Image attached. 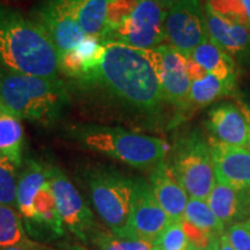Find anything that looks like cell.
<instances>
[{
    "instance_id": "22",
    "label": "cell",
    "mask_w": 250,
    "mask_h": 250,
    "mask_svg": "<svg viewBox=\"0 0 250 250\" xmlns=\"http://www.w3.org/2000/svg\"><path fill=\"white\" fill-rule=\"evenodd\" d=\"M23 129L20 118L6 110L0 109V156H6L15 165L22 162Z\"/></svg>"
},
{
    "instance_id": "33",
    "label": "cell",
    "mask_w": 250,
    "mask_h": 250,
    "mask_svg": "<svg viewBox=\"0 0 250 250\" xmlns=\"http://www.w3.org/2000/svg\"><path fill=\"white\" fill-rule=\"evenodd\" d=\"M154 1L159 6H161L162 8L166 9V11H168V9H170L175 4L181 1V0H154Z\"/></svg>"
},
{
    "instance_id": "36",
    "label": "cell",
    "mask_w": 250,
    "mask_h": 250,
    "mask_svg": "<svg viewBox=\"0 0 250 250\" xmlns=\"http://www.w3.org/2000/svg\"><path fill=\"white\" fill-rule=\"evenodd\" d=\"M241 105L243 107V109H245L247 115H248V117H250V96L248 98V100H247L246 103H241Z\"/></svg>"
},
{
    "instance_id": "14",
    "label": "cell",
    "mask_w": 250,
    "mask_h": 250,
    "mask_svg": "<svg viewBox=\"0 0 250 250\" xmlns=\"http://www.w3.org/2000/svg\"><path fill=\"white\" fill-rule=\"evenodd\" d=\"M218 183L235 189H250V151L208 139Z\"/></svg>"
},
{
    "instance_id": "21",
    "label": "cell",
    "mask_w": 250,
    "mask_h": 250,
    "mask_svg": "<svg viewBox=\"0 0 250 250\" xmlns=\"http://www.w3.org/2000/svg\"><path fill=\"white\" fill-rule=\"evenodd\" d=\"M34 218L30 223L43 229H49L55 235H62L64 224L59 215L56 199L49 181L41 187L34 199Z\"/></svg>"
},
{
    "instance_id": "28",
    "label": "cell",
    "mask_w": 250,
    "mask_h": 250,
    "mask_svg": "<svg viewBox=\"0 0 250 250\" xmlns=\"http://www.w3.org/2000/svg\"><path fill=\"white\" fill-rule=\"evenodd\" d=\"M93 240L99 250H152L154 247L138 236L121 237L111 232H96Z\"/></svg>"
},
{
    "instance_id": "35",
    "label": "cell",
    "mask_w": 250,
    "mask_h": 250,
    "mask_svg": "<svg viewBox=\"0 0 250 250\" xmlns=\"http://www.w3.org/2000/svg\"><path fill=\"white\" fill-rule=\"evenodd\" d=\"M2 250H42V249H39L37 248V246H34V247H13V248H7Z\"/></svg>"
},
{
    "instance_id": "40",
    "label": "cell",
    "mask_w": 250,
    "mask_h": 250,
    "mask_svg": "<svg viewBox=\"0 0 250 250\" xmlns=\"http://www.w3.org/2000/svg\"><path fill=\"white\" fill-rule=\"evenodd\" d=\"M152 250H160V249H159V248H158V247H156V246L154 245V247H153V248H152Z\"/></svg>"
},
{
    "instance_id": "4",
    "label": "cell",
    "mask_w": 250,
    "mask_h": 250,
    "mask_svg": "<svg viewBox=\"0 0 250 250\" xmlns=\"http://www.w3.org/2000/svg\"><path fill=\"white\" fill-rule=\"evenodd\" d=\"M70 136L92 151L102 153L137 169H153L165 161L168 153L166 142L156 137L131 132L118 126L77 124Z\"/></svg>"
},
{
    "instance_id": "5",
    "label": "cell",
    "mask_w": 250,
    "mask_h": 250,
    "mask_svg": "<svg viewBox=\"0 0 250 250\" xmlns=\"http://www.w3.org/2000/svg\"><path fill=\"white\" fill-rule=\"evenodd\" d=\"M167 164L189 198L208 199L217 180L210 143L201 131L191 130L179 137Z\"/></svg>"
},
{
    "instance_id": "2",
    "label": "cell",
    "mask_w": 250,
    "mask_h": 250,
    "mask_svg": "<svg viewBox=\"0 0 250 250\" xmlns=\"http://www.w3.org/2000/svg\"><path fill=\"white\" fill-rule=\"evenodd\" d=\"M0 66L49 80H61L59 58L39 24L17 8L0 4Z\"/></svg>"
},
{
    "instance_id": "38",
    "label": "cell",
    "mask_w": 250,
    "mask_h": 250,
    "mask_svg": "<svg viewBox=\"0 0 250 250\" xmlns=\"http://www.w3.org/2000/svg\"><path fill=\"white\" fill-rule=\"evenodd\" d=\"M248 118H249V123H250V117H248ZM246 148L248 149V151H250V132H249V138H248V143H247Z\"/></svg>"
},
{
    "instance_id": "19",
    "label": "cell",
    "mask_w": 250,
    "mask_h": 250,
    "mask_svg": "<svg viewBox=\"0 0 250 250\" xmlns=\"http://www.w3.org/2000/svg\"><path fill=\"white\" fill-rule=\"evenodd\" d=\"M236 76L220 80L208 73L203 80L192 81L189 95L190 108H205L219 99L235 95Z\"/></svg>"
},
{
    "instance_id": "16",
    "label": "cell",
    "mask_w": 250,
    "mask_h": 250,
    "mask_svg": "<svg viewBox=\"0 0 250 250\" xmlns=\"http://www.w3.org/2000/svg\"><path fill=\"white\" fill-rule=\"evenodd\" d=\"M206 202L224 226L239 223L250 214V189H235L217 182Z\"/></svg>"
},
{
    "instance_id": "11",
    "label": "cell",
    "mask_w": 250,
    "mask_h": 250,
    "mask_svg": "<svg viewBox=\"0 0 250 250\" xmlns=\"http://www.w3.org/2000/svg\"><path fill=\"white\" fill-rule=\"evenodd\" d=\"M30 18L51 41L58 58L76 49L87 37L77 21L51 0H45L33 12Z\"/></svg>"
},
{
    "instance_id": "8",
    "label": "cell",
    "mask_w": 250,
    "mask_h": 250,
    "mask_svg": "<svg viewBox=\"0 0 250 250\" xmlns=\"http://www.w3.org/2000/svg\"><path fill=\"white\" fill-rule=\"evenodd\" d=\"M167 42L188 57L208 39L203 0H181L167 11L165 21Z\"/></svg>"
},
{
    "instance_id": "26",
    "label": "cell",
    "mask_w": 250,
    "mask_h": 250,
    "mask_svg": "<svg viewBox=\"0 0 250 250\" xmlns=\"http://www.w3.org/2000/svg\"><path fill=\"white\" fill-rule=\"evenodd\" d=\"M205 5L225 20L250 29V0H206Z\"/></svg>"
},
{
    "instance_id": "7",
    "label": "cell",
    "mask_w": 250,
    "mask_h": 250,
    "mask_svg": "<svg viewBox=\"0 0 250 250\" xmlns=\"http://www.w3.org/2000/svg\"><path fill=\"white\" fill-rule=\"evenodd\" d=\"M166 17L167 11L154 0H137L132 14L100 41L138 50L155 49L167 41Z\"/></svg>"
},
{
    "instance_id": "1",
    "label": "cell",
    "mask_w": 250,
    "mask_h": 250,
    "mask_svg": "<svg viewBox=\"0 0 250 250\" xmlns=\"http://www.w3.org/2000/svg\"><path fill=\"white\" fill-rule=\"evenodd\" d=\"M105 54L100 66L74 80L83 88L102 89L121 107L136 114H158L165 98L160 81L143 50L102 43Z\"/></svg>"
},
{
    "instance_id": "34",
    "label": "cell",
    "mask_w": 250,
    "mask_h": 250,
    "mask_svg": "<svg viewBox=\"0 0 250 250\" xmlns=\"http://www.w3.org/2000/svg\"><path fill=\"white\" fill-rule=\"evenodd\" d=\"M219 239H220V237H219ZM219 239L212 240L210 245H208L205 249H203V250H219Z\"/></svg>"
},
{
    "instance_id": "37",
    "label": "cell",
    "mask_w": 250,
    "mask_h": 250,
    "mask_svg": "<svg viewBox=\"0 0 250 250\" xmlns=\"http://www.w3.org/2000/svg\"><path fill=\"white\" fill-rule=\"evenodd\" d=\"M62 250H87L86 248H83V247L81 246H78V245H74V246H70L67 247V248H64Z\"/></svg>"
},
{
    "instance_id": "29",
    "label": "cell",
    "mask_w": 250,
    "mask_h": 250,
    "mask_svg": "<svg viewBox=\"0 0 250 250\" xmlns=\"http://www.w3.org/2000/svg\"><path fill=\"white\" fill-rule=\"evenodd\" d=\"M155 246L160 250H198L190 243L181 223H169L162 230Z\"/></svg>"
},
{
    "instance_id": "10",
    "label": "cell",
    "mask_w": 250,
    "mask_h": 250,
    "mask_svg": "<svg viewBox=\"0 0 250 250\" xmlns=\"http://www.w3.org/2000/svg\"><path fill=\"white\" fill-rule=\"evenodd\" d=\"M169 219L156 201L151 184L144 179H133L130 226L133 235L155 245Z\"/></svg>"
},
{
    "instance_id": "41",
    "label": "cell",
    "mask_w": 250,
    "mask_h": 250,
    "mask_svg": "<svg viewBox=\"0 0 250 250\" xmlns=\"http://www.w3.org/2000/svg\"><path fill=\"white\" fill-rule=\"evenodd\" d=\"M1 108H4V107H2V105H1V104H0V109H1Z\"/></svg>"
},
{
    "instance_id": "39",
    "label": "cell",
    "mask_w": 250,
    "mask_h": 250,
    "mask_svg": "<svg viewBox=\"0 0 250 250\" xmlns=\"http://www.w3.org/2000/svg\"><path fill=\"white\" fill-rule=\"evenodd\" d=\"M247 225H248V227H249V229H250V218L248 219V220H247Z\"/></svg>"
},
{
    "instance_id": "12",
    "label": "cell",
    "mask_w": 250,
    "mask_h": 250,
    "mask_svg": "<svg viewBox=\"0 0 250 250\" xmlns=\"http://www.w3.org/2000/svg\"><path fill=\"white\" fill-rule=\"evenodd\" d=\"M210 139L227 145L246 147L248 143L250 123L241 104L221 102L212 107L205 121Z\"/></svg>"
},
{
    "instance_id": "15",
    "label": "cell",
    "mask_w": 250,
    "mask_h": 250,
    "mask_svg": "<svg viewBox=\"0 0 250 250\" xmlns=\"http://www.w3.org/2000/svg\"><path fill=\"white\" fill-rule=\"evenodd\" d=\"M149 184L159 204L167 214L170 223L183 220L189 196L171 173L166 161L153 168L149 175Z\"/></svg>"
},
{
    "instance_id": "24",
    "label": "cell",
    "mask_w": 250,
    "mask_h": 250,
    "mask_svg": "<svg viewBox=\"0 0 250 250\" xmlns=\"http://www.w3.org/2000/svg\"><path fill=\"white\" fill-rule=\"evenodd\" d=\"M183 220L199 228L212 239H219L224 234V224L218 220L205 199L189 198Z\"/></svg>"
},
{
    "instance_id": "9",
    "label": "cell",
    "mask_w": 250,
    "mask_h": 250,
    "mask_svg": "<svg viewBox=\"0 0 250 250\" xmlns=\"http://www.w3.org/2000/svg\"><path fill=\"white\" fill-rule=\"evenodd\" d=\"M46 175L62 224L78 239L86 241L95 226L92 210L61 168L49 166L46 167Z\"/></svg>"
},
{
    "instance_id": "20",
    "label": "cell",
    "mask_w": 250,
    "mask_h": 250,
    "mask_svg": "<svg viewBox=\"0 0 250 250\" xmlns=\"http://www.w3.org/2000/svg\"><path fill=\"white\" fill-rule=\"evenodd\" d=\"M190 56L193 61L204 67L208 73L218 79L226 80L236 74V64L234 58L215 45L210 39L201 43Z\"/></svg>"
},
{
    "instance_id": "13",
    "label": "cell",
    "mask_w": 250,
    "mask_h": 250,
    "mask_svg": "<svg viewBox=\"0 0 250 250\" xmlns=\"http://www.w3.org/2000/svg\"><path fill=\"white\" fill-rule=\"evenodd\" d=\"M162 56L161 88L165 101L180 110L190 109L189 95L191 80L188 76L187 57L170 44L158 46Z\"/></svg>"
},
{
    "instance_id": "17",
    "label": "cell",
    "mask_w": 250,
    "mask_h": 250,
    "mask_svg": "<svg viewBox=\"0 0 250 250\" xmlns=\"http://www.w3.org/2000/svg\"><path fill=\"white\" fill-rule=\"evenodd\" d=\"M71 15L87 36L100 39L107 27L109 5L112 0H51Z\"/></svg>"
},
{
    "instance_id": "25",
    "label": "cell",
    "mask_w": 250,
    "mask_h": 250,
    "mask_svg": "<svg viewBox=\"0 0 250 250\" xmlns=\"http://www.w3.org/2000/svg\"><path fill=\"white\" fill-rule=\"evenodd\" d=\"M206 26L208 39L221 50L232 57H240V52L230 34V22L215 14L208 6L205 5Z\"/></svg>"
},
{
    "instance_id": "31",
    "label": "cell",
    "mask_w": 250,
    "mask_h": 250,
    "mask_svg": "<svg viewBox=\"0 0 250 250\" xmlns=\"http://www.w3.org/2000/svg\"><path fill=\"white\" fill-rule=\"evenodd\" d=\"M187 71L191 83L192 81L203 80L208 74L204 67L201 66L196 61H193L191 56H188L187 57Z\"/></svg>"
},
{
    "instance_id": "30",
    "label": "cell",
    "mask_w": 250,
    "mask_h": 250,
    "mask_svg": "<svg viewBox=\"0 0 250 250\" xmlns=\"http://www.w3.org/2000/svg\"><path fill=\"white\" fill-rule=\"evenodd\" d=\"M225 234L235 250H250V229L247 221L232 224Z\"/></svg>"
},
{
    "instance_id": "3",
    "label": "cell",
    "mask_w": 250,
    "mask_h": 250,
    "mask_svg": "<svg viewBox=\"0 0 250 250\" xmlns=\"http://www.w3.org/2000/svg\"><path fill=\"white\" fill-rule=\"evenodd\" d=\"M65 83L0 66V104L20 120L52 124L70 103Z\"/></svg>"
},
{
    "instance_id": "23",
    "label": "cell",
    "mask_w": 250,
    "mask_h": 250,
    "mask_svg": "<svg viewBox=\"0 0 250 250\" xmlns=\"http://www.w3.org/2000/svg\"><path fill=\"white\" fill-rule=\"evenodd\" d=\"M36 246L27 235L20 212L0 204V250L13 247Z\"/></svg>"
},
{
    "instance_id": "27",
    "label": "cell",
    "mask_w": 250,
    "mask_h": 250,
    "mask_svg": "<svg viewBox=\"0 0 250 250\" xmlns=\"http://www.w3.org/2000/svg\"><path fill=\"white\" fill-rule=\"evenodd\" d=\"M18 166L6 156H0V204L17 208Z\"/></svg>"
},
{
    "instance_id": "6",
    "label": "cell",
    "mask_w": 250,
    "mask_h": 250,
    "mask_svg": "<svg viewBox=\"0 0 250 250\" xmlns=\"http://www.w3.org/2000/svg\"><path fill=\"white\" fill-rule=\"evenodd\" d=\"M94 208L115 235L136 236L130 226L133 179L116 170L96 168L87 174Z\"/></svg>"
},
{
    "instance_id": "32",
    "label": "cell",
    "mask_w": 250,
    "mask_h": 250,
    "mask_svg": "<svg viewBox=\"0 0 250 250\" xmlns=\"http://www.w3.org/2000/svg\"><path fill=\"white\" fill-rule=\"evenodd\" d=\"M219 250H235L234 247L230 245L226 234H223V235L220 236V239H219Z\"/></svg>"
},
{
    "instance_id": "18",
    "label": "cell",
    "mask_w": 250,
    "mask_h": 250,
    "mask_svg": "<svg viewBox=\"0 0 250 250\" xmlns=\"http://www.w3.org/2000/svg\"><path fill=\"white\" fill-rule=\"evenodd\" d=\"M48 181L46 167L39 162L30 160L23 173L19 177L17 208L21 217L30 223L34 218V199L41 187Z\"/></svg>"
}]
</instances>
